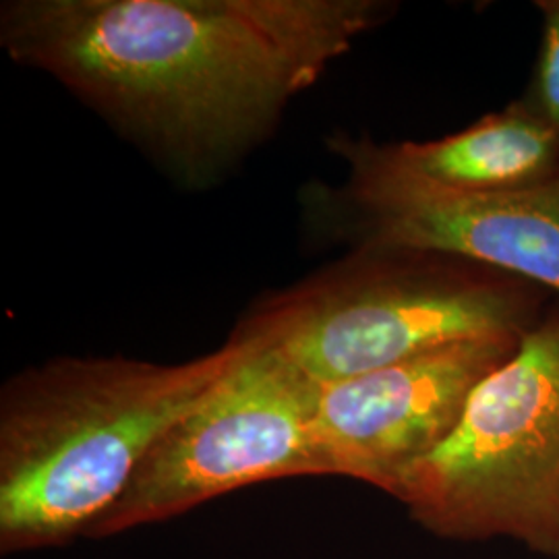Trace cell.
Wrapping results in <instances>:
<instances>
[{"instance_id": "cell-1", "label": "cell", "mask_w": 559, "mask_h": 559, "mask_svg": "<svg viewBox=\"0 0 559 559\" xmlns=\"http://www.w3.org/2000/svg\"><path fill=\"white\" fill-rule=\"evenodd\" d=\"M394 9L383 0H9L0 44L177 177L207 182Z\"/></svg>"}, {"instance_id": "cell-2", "label": "cell", "mask_w": 559, "mask_h": 559, "mask_svg": "<svg viewBox=\"0 0 559 559\" xmlns=\"http://www.w3.org/2000/svg\"><path fill=\"white\" fill-rule=\"evenodd\" d=\"M251 340L164 365L60 357L0 392V549L21 554L83 537L117 501L162 433L230 373Z\"/></svg>"}, {"instance_id": "cell-3", "label": "cell", "mask_w": 559, "mask_h": 559, "mask_svg": "<svg viewBox=\"0 0 559 559\" xmlns=\"http://www.w3.org/2000/svg\"><path fill=\"white\" fill-rule=\"evenodd\" d=\"M554 297L459 255L359 245L265 300L237 332L328 385L464 340L520 338Z\"/></svg>"}, {"instance_id": "cell-4", "label": "cell", "mask_w": 559, "mask_h": 559, "mask_svg": "<svg viewBox=\"0 0 559 559\" xmlns=\"http://www.w3.org/2000/svg\"><path fill=\"white\" fill-rule=\"evenodd\" d=\"M392 498L443 539L506 537L559 559V297Z\"/></svg>"}, {"instance_id": "cell-5", "label": "cell", "mask_w": 559, "mask_h": 559, "mask_svg": "<svg viewBox=\"0 0 559 559\" xmlns=\"http://www.w3.org/2000/svg\"><path fill=\"white\" fill-rule=\"evenodd\" d=\"M249 340L239 365L162 433L83 539L177 519L263 480L321 477L311 440L320 385Z\"/></svg>"}, {"instance_id": "cell-6", "label": "cell", "mask_w": 559, "mask_h": 559, "mask_svg": "<svg viewBox=\"0 0 559 559\" xmlns=\"http://www.w3.org/2000/svg\"><path fill=\"white\" fill-rule=\"evenodd\" d=\"M522 338L464 340L320 385L311 440L321 477L362 480L392 496L454 431L471 394Z\"/></svg>"}, {"instance_id": "cell-7", "label": "cell", "mask_w": 559, "mask_h": 559, "mask_svg": "<svg viewBox=\"0 0 559 559\" xmlns=\"http://www.w3.org/2000/svg\"><path fill=\"white\" fill-rule=\"evenodd\" d=\"M350 177L336 201L376 205L423 195H496L559 179V140L522 100L433 141H336Z\"/></svg>"}, {"instance_id": "cell-8", "label": "cell", "mask_w": 559, "mask_h": 559, "mask_svg": "<svg viewBox=\"0 0 559 559\" xmlns=\"http://www.w3.org/2000/svg\"><path fill=\"white\" fill-rule=\"evenodd\" d=\"M355 247H411L459 255L535 282L559 297V179L496 195H423L330 207Z\"/></svg>"}, {"instance_id": "cell-9", "label": "cell", "mask_w": 559, "mask_h": 559, "mask_svg": "<svg viewBox=\"0 0 559 559\" xmlns=\"http://www.w3.org/2000/svg\"><path fill=\"white\" fill-rule=\"evenodd\" d=\"M540 15L539 52L531 81L520 96L559 140V0H537Z\"/></svg>"}]
</instances>
